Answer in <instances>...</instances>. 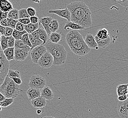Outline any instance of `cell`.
<instances>
[{
  "mask_svg": "<svg viewBox=\"0 0 128 118\" xmlns=\"http://www.w3.org/2000/svg\"><path fill=\"white\" fill-rule=\"evenodd\" d=\"M66 7L71 13L70 21L85 28L92 26V13L88 5L82 1H74Z\"/></svg>",
  "mask_w": 128,
  "mask_h": 118,
  "instance_id": "1",
  "label": "cell"
},
{
  "mask_svg": "<svg viewBox=\"0 0 128 118\" xmlns=\"http://www.w3.org/2000/svg\"><path fill=\"white\" fill-rule=\"evenodd\" d=\"M65 40L71 51L77 56H84L90 52V49L86 45L82 35L78 31H69L65 36Z\"/></svg>",
  "mask_w": 128,
  "mask_h": 118,
  "instance_id": "2",
  "label": "cell"
},
{
  "mask_svg": "<svg viewBox=\"0 0 128 118\" xmlns=\"http://www.w3.org/2000/svg\"><path fill=\"white\" fill-rule=\"evenodd\" d=\"M44 46L46 48V52L53 57L54 65L58 66L65 64L67 59V52L63 45L49 42Z\"/></svg>",
  "mask_w": 128,
  "mask_h": 118,
  "instance_id": "3",
  "label": "cell"
},
{
  "mask_svg": "<svg viewBox=\"0 0 128 118\" xmlns=\"http://www.w3.org/2000/svg\"><path fill=\"white\" fill-rule=\"evenodd\" d=\"M19 85L15 84L9 77H6L2 85L0 86V92L6 98H13L17 97L21 91Z\"/></svg>",
  "mask_w": 128,
  "mask_h": 118,
  "instance_id": "4",
  "label": "cell"
},
{
  "mask_svg": "<svg viewBox=\"0 0 128 118\" xmlns=\"http://www.w3.org/2000/svg\"><path fill=\"white\" fill-rule=\"evenodd\" d=\"M10 63L6 58L3 51L0 50V86L8 74Z\"/></svg>",
  "mask_w": 128,
  "mask_h": 118,
  "instance_id": "5",
  "label": "cell"
},
{
  "mask_svg": "<svg viewBox=\"0 0 128 118\" xmlns=\"http://www.w3.org/2000/svg\"><path fill=\"white\" fill-rule=\"evenodd\" d=\"M46 85V80L42 76L39 75L32 76L29 83L30 88L42 90Z\"/></svg>",
  "mask_w": 128,
  "mask_h": 118,
  "instance_id": "6",
  "label": "cell"
},
{
  "mask_svg": "<svg viewBox=\"0 0 128 118\" xmlns=\"http://www.w3.org/2000/svg\"><path fill=\"white\" fill-rule=\"evenodd\" d=\"M54 63V58L51 54L46 52L38 61V64L42 69H48Z\"/></svg>",
  "mask_w": 128,
  "mask_h": 118,
  "instance_id": "7",
  "label": "cell"
},
{
  "mask_svg": "<svg viewBox=\"0 0 128 118\" xmlns=\"http://www.w3.org/2000/svg\"><path fill=\"white\" fill-rule=\"evenodd\" d=\"M46 52V48L43 45L34 48L31 51L30 53L31 59L32 62L35 64H38L39 59Z\"/></svg>",
  "mask_w": 128,
  "mask_h": 118,
  "instance_id": "8",
  "label": "cell"
},
{
  "mask_svg": "<svg viewBox=\"0 0 128 118\" xmlns=\"http://www.w3.org/2000/svg\"><path fill=\"white\" fill-rule=\"evenodd\" d=\"M117 111L121 118H128V99L123 102L119 101Z\"/></svg>",
  "mask_w": 128,
  "mask_h": 118,
  "instance_id": "9",
  "label": "cell"
},
{
  "mask_svg": "<svg viewBox=\"0 0 128 118\" xmlns=\"http://www.w3.org/2000/svg\"><path fill=\"white\" fill-rule=\"evenodd\" d=\"M48 13L56 14L61 17L66 19L68 21H70L71 13L67 7L64 9L50 10L48 11Z\"/></svg>",
  "mask_w": 128,
  "mask_h": 118,
  "instance_id": "10",
  "label": "cell"
},
{
  "mask_svg": "<svg viewBox=\"0 0 128 118\" xmlns=\"http://www.w3.org/2000/svg\"><path fill=\"white\" fill-rule=\"evenodd\" d=\"M29 52L23 49L15 48L14 59L17 61H23L28 57Z\"/></svg>",
  "mask_w": 128,
  "mask_h": 118,
  "instance_id": "11",
  "label": "cell"
},
{
  "mask_svg": "<svg viewBox=\"0 0 128 118\" xmlns=\"http://www.w3.org/2000/svg\"><path fill=\"white\" fill-rule=\"evenodd\" d=\"M84 40L86 45L90 49H98L97 44L95 40L94 37L92 34L88 33L86 35Z\"/></svg>",
  "mask_w": 128,
  "mask_h": 118,
  "instance_id": "12",
  "label": "cell"
},
{
  "mask_svg": "<svg viewBox=\"0 0 128 118\" xmlns=\"http://www.w3.org/2000/svg\"><path fill=\"white\" fill-rule=\"evenodd\" d=\"M41 96L46 100L50 101L54 98V93L50 87L46 86L41 90Z\"/></svg>",
  "mask_w": 128,
  "mask_h": 118,
  "instance_id": "13",
  "label": "cell"
},
{
  "mask_svg": "<svg viewBox=\"0 0 128 118\" xmlns=\"http://www.w3.org/2000/svg\"><path fill=\"white\" fill-rule=\"evenodd\" d=\"M52 19L53 18L51 17H44L40 18L39 20V25H40V24L42 25L44 27V29L46 31V33L48 36L52 33L49 30V25Z\"/></svg>",
  "mask_w": 128,
  "mask_h": 118,
  "instance_id": "14",
  "label": "cell"
},
{
  "mask_svg": "<svg viewBox=\"0 0 128 118\" xmlns=\"http://www.w3.org/2000/svg\"><path fill=\"white\" fill-rule=\"evenodd\" d=\"M13 9V5L8 0H0V10L3 12H8Z\"/></svg>",
  "mask_w": 128,
  "mask_h": 118,
  "instance_id": "15",
  "label": "cell"
},
{
  "mask_svg": "<svg viewBox=\"0 0 128 118\" xmlns=\"http://www.w3.org/2000/svg\"><path fill=\"white\" fill-rule=\"evenodd\" d=\"M31 104L34 108H44L46 104V101L42 96L31 100Z\"/></svg>",
  "mask_w": 128,
  "mask_h": 118,
  "instance_id": "16",
  "label": "cell"
},
{
  "mask_svg": "<svg viewBox=\"0 0 128 118\" xmlns=\"http://www.w3.org/2000/svg\"><path fill=\"white\" fill-rule=\"evenodd\" d=\"M28 99L32 100L41 96V90L39 89L29 88L26 91Z\"/></svg>",
  "mask_w": 128,
  "mask_h": 118,
  "instance_id": "17",
  "label": "cell"
},
{
  "mask_svg": "<svg viewBox=\"0 0 128 118\" xmlns=\"http://www.w3.org/2000/svg\"><path fill=\"white\" fill-rule=\"evenodd\" d=\"M95 40L97 44L98 47L100 48H105L109 46L111 43V39L110 37H108V38L105 40H101L98 38L96 36H94Z\"/></svg>",
  "mask_w": 128,
  "mask_h": 118,
  "instance_id": "18",
  "label": "cell"
},
{
  "mask_svg": "<svg viewBox=\"0 0 128 118\" xmlns=\"http://www.w3.org/2000/svg\"><path fill=\"white\" fill-rule=\"evenodd\" d=\"M69 29H72V30H82L85 29L84 27H82L76 23L72 22L71 21H68L64 26V29L68 31Z\"/></svg>",
  "mask_w": 128,
  "mask_h": 118,
  "instance_id": "19",
  "label": "cell"
},
{
  "mask_svg": "<svg viewBox=\"0 0 128 118\" xmlns=\"http://www.w3.org/2000/svg\"><path fill=\"white\" fill-rule=\"evenodd\" d=\"M14 47L8 48L3 51V53L4 54L6 58L8 59V61H10L14 59Z\"/></svg>",
  "mask_w": 128,
  "mask_h": 118,
  "instance_id": "20",
  "label": "cell"
},
{
  "mask_svg": "<svg viewBox=\"0 0 128 118\" xmlns=\"http://www.w3.org/2000/svg\"><path fill=\"white\" fill-rule=\"evenodd\" d=\"M62 36L61 34L57 32H53L49 36V40L50 42L54 44H58L61 40Z\"/></svg>",
  "mask_w": 128,
  "mask_h": 118,
  "instance_id": "21",
  "label": "cell"
},
{
  "mask_svg": "<svg viewBox=\"0 0 128 118\" xmlns=\"http://www.w3.org/2000/svg\"><path fill=\"white\" fill-rule=\"evenodd\" d=\"M128 84H122L117 86L116 91L118 96L126 95L128 93Z\"/></svg>",
  "mask_w": 128,
  "mask_h": 118,
  "instance_id": "22",
  "label": "cell"
},
{
  "mask_svg": "<svg viewBox=\"0 0 128 118\" xmlns=\"http://www.w3.org/2000/svg\"><path fill=\"white\" fill-rule=\"evenodd\" d=\"M39 27V23L36 24H32L31 23L28 25L24 26V31H26L28 34H31L34 31L37 30Z\"/></svg>",
  "mask_w": 128,
  "mask_h": 118,
  "instance_id": "23",
  "label": "cell"
},
{
  "mask_svg": "<svg viewBox=\"0 0 128 118\" xmlns=\"http://www.w3.org/2000/svg\"><path fill=\"white\" fill-rule=\"evenodd\" d=\"M29 38L32 44V48L31 49V51L34 49V48L36 47V46H39L41 45H44V41H42L40 39H36L34 38L33 36L31 35V34H28Z\"/></svg>",
  "mask_w": 128,
  "mask_h": 118,
  "instance_id": "24",
  "label": "cell"
},
{
  "mask_svg": "<svg viewBox=\"0 0 128 118\" xmlns=\"http://www.w3.org/2000/svg\"><path fill=\"white\" fill-rule=\"evenodd\" d=\"M38 30V31L39 38L44 41V45L46 44L48 39V36L46 33V31L44 29L41 27H39Z\"/></svg>",
  "mask_w": 128,
  "mask_h": 118,
  "instance_id": "25",
  "label": "cell"
},
{
  "mask_svg": "<svg viewBox=\"0 0 128 118\" xmlns=\"http://www.w3.org/2000/svg\"><path fill=\"white\" fill-rule=\"evenodd\" d=\"M59 26V23L58 21L56 19H52L49 25V30L51 33L56 32L58 30Z\"/></svg>",
  "mask_w": 128,
  "mask_h": 118,
  "instance_id": "26",
  "label": "cell"
},
{
  "mask_svg": "<svg viewBox=\"0 0 128 118\" xmlns=\"http://www.w3.org/2000/svg\"><path fill=\"white\" fill-rule=\"evenodd\" d=\"M14 48L17 49H23L29 52L31 51V48L24 44L22 40H16Z\"/></svg>",
  "mask_w": 128,
  "mask_h": 118,
  "instance_id": "27",
  "label": "cell"
},
{
  "mask_svg": "<svg viewBox=\"0 0 128 118\" xmlns=\"http://www.w3.org/2000/svg\"><path fill=\"white\" fill-rule=\"evenodd\" d=\"M96 36L101 40H105L110 37L108 31L106 28H103L98 31Z\"/></svg>",
  "mask_w": 128,
  "mask_h": 118,
  "instance_id": "28",
  "label": "cell"
},
{
  "mask_svg": "<svg viewBox=\"0 0 128 118\" xmlns=\"http://www.w3.org/2000/svg\"><path fill=\"white\" fill-rule=\"evenodd\" d=\"M8 18H10L15 20L19 19L18 10L16 9H13L8 12Z\"/></svg>",
  "mask_w": 128,
  "mask_h": 118,
  "instance_id": "29",
  "label": "cell"
},
{
  "mask_svg": "<svg viewBox=\"0 0 128 118\" xmlns=\"http://www.w3.org/2000/svg\"><path fill=\"white\" fill-rule=\"evenodd\" d=\"M14 102V99L13 98H6L4 100L0 103V105L2 107L6 108L9 106Z\"/></svg>",
  "mask_w": 128,
  "mask_h": 118,
  "instance_id": "30",
  "label": "cell"
},
{
  "mask_svg": "<svg viewBox=\"0 0 128 118\" xmlns=\"http://www.w3.org/2000/svg\"><path fill=\"white\" fill-rule=\"evenodd\" d=\"M8 37L2 36L0 40V44L2 51L8 48Z\"/></svg>",
  "mask_w": 128,
  "mask_h": 118,
  "instance_id": "31",
  "label": "cell"
},
{
  "mask_svg": "<svg viewBox=\"0 0 128 118\" xmlns=\"http://www.w3.org/2000/svg\"><path fill=\"white\" fill-rule=\"evenodd\" d=\"M26 33H27L25 31L20 32V31H16V30H14L12 36H13V38L15 39V40H21V39L22 36L24 34Z\"/></svg>",
  "mask_w": 128,
  "mask_h": 118,
  "instance_id": "32",
  "label": "cell"
},
{
  "mask_svg": "<svg viewBox=\"0 0 128 118\" xmlns=\"http://www.w3.org/2000/svg\"><path fill=\"white\" fill-rule=\"evenodd\" d=\"M9 78H14V77H18L20 78V72L18 70H14L12 69H9L8 71L7 76Z\"/></svg>",
  "mask_w": 128,
  "mask_h": 118,
  "instance_id": "33",
  "label": "cell"
},
{
  "mask_svg": "<svg viewBox=\"0 0 128 118\" xmlns=\"http://www.w3.org/2000/svg\"><path fill=\"white\" fill-rule=\"evenodd\" d=\"M19 14V19H24V18H30V16L28 15L26 9L23 8L18 10Z\"/></svg>",
  "mask_w": 128,
  "mask_h": 118,
  "instance_id": "34",
  "label": "cell"
},
{
  "mask_svg": "<svg viewBox=\"0 0 128 118\" xmlns=\"http://www.w3.org/2000/svg\"><path fill=\"white\" fill-rule=\"evenodd\" d=\"M21 40L22 41L23 43L26 45L27 46H29V47L32 48V44L31 43V42L30 41V39L29 38V36H28V33L25 34H24L22 39Z\"/></svg>",
  "mask_w": 128,
  "mask_h": 118,
  "instance_id": "35",
  "label": "cell"
},
{
  "mask_svg": "<svg viewBox=\"0 0 128 118\" xmlns=\"http://www.w3.org/2000/svg\"><path fill=\"white\" fill-rule=\"evenodd\" d=\"M7 20L8 22V27L13 29L14 30L15 29L16 26L18 21L9 18H7Z\"/></svg>",
  "mask_w": 128,
  "mask_h": 118,
  "instance_id": "36",
  "label": "cell"
},
{
  "mask_svg": "<svg viewBox=\"0 0 128 118\" xmlns=\"http://www.w3.org/2000/svg\"><path fill=\"white\" fill-rule=\"evenodd\" d=\"M15 41V39L13 38L12 36L8 37V47H14Z\"/></svg>",
  "mask_w": 128,
  "mask_h": 118,
  "instance_id": "37",
  "label": "cell"
},
{
  "mask_svg": "<svg viewBox=\"0 0 128 118\" xmlns=\"http://www.w3.org/2000/svg\"><path fill=\"white\" fill-rule=\"evenodd\" d=\"M14 29L9 27H6L5 33V36L6 37H9L12 36Z\"/></svg>",
  "mask_w": 128,
  "mask_h": 118,
  "instance_id": "38",
  "label": "cell"
},
{
  "mask_svg": "<svg viewBox=\"0 0 128 118\" xmlns=\"http://www.w3.org/2000/svg\"><path fill=\"white\" fill-rule=\"evenodd\" d=\"M27 12L28 13V15L30 17L35 16L36 15V10L35 9L32 7H29L26 9Z\"/></svg>",
  "mask_w": 128,
  "mask_h": 118,
  "instance_id": "39",
  "label": "cell"
},
{
  "mask_svg": "<svg viewBox=\"0 0 128 118\" xmlns=\"http://www.w3.org/2000/svg\"><path fill=\"white\" fill-rule=\"evenodd\" d=\"M14 30L20 32L23 31H24V25H23L22 24L18 21L16 26L15 29Z\"/></svg>",
  "mask_w": 128,
  "mask_h": 118,
  "instance_id": "40",
  "label": "cell"
},
{
  "mask_svg": "<svg viewBox=\"0 0 128 118\" xmlns=\"http://www.w3.org/2000/svg\"><path fill=\"white\" fill-rule=\"evenodd\" d=\"M18 21L19 22L22 24L23 25H24V26L28 25V24H29L30 23H31L30 18L20 19H18Z\"/></svg>",
  "mask_w": 128,
  "mask_h": 118,
  "instance_id": "41",
  "label": "cell"
},
{
  "mask_svg": "<svg viewBox=\"0 0 128 118\" xmlns=\"http://www.w3.org/2000/svg\"><path fill=\"white\" fill-rule=\"evenodd\" d=\"M116 2L118 4H119L121 6L124 7H128V0H117L116 1Z\"/></svg>",
  "mask_w": 128,
  "mask_h": 118,
  "instance_id": "42",
  "label": "cell"
},
{
  "mask_svg": "<svg viewBox=\"0 0 128 118\" xmlns=\"http://www.w3.org/2000/svg\"><path fill=\"white\" fill-rule=\"evenodd\" d=\"M10 79H12V80H13L14 82L16 84V85H20L22 83V80H21L20 78H18V77H14V78H10Z\"/></svg>",
  "mask_w": 128,
  "mask_h": 118,
  "instance_id": "43",
  "label": "cell"
},
{
  "mask_svg": "<svg viewBox=\"0 0 128 118\" xmlns=\"http://www.w3.org/2000/svg\"><path fill=\"white\" fill-rule=\"evenodd\" d=\"M30 19L31 23L32 24H36L38 23L39 18L36 15L30 17Z\"/></svg>",
  "mask_w": 128,
  "mask_h": 118,
  "instance_id": "44",
  "label": "cell"
},
{
  "mask_svg": "<svg viewBox=\"0 0 128 118\" xmlns=\"http://www.w3.org/2000/svg\"><path fill=\"white\" fill-rule=\"evenodd\" d=\"M8 12H3L0 10V21L8 18Z\"/></svg>",
  "mask_w": 128,
  "mask_h": 118,
  "instance_id": "45",
  "label": "cell"
},
{
  "mask_svg": "<svg viewBox=\"0 0 128 118\" xmlns=\"http://www.w3.org/2000/svg\"><path fill=\"white\" fill-rule=\"evenodd\" d=\"M0 25L4 27H8V22L7 18L5 19H3L0 21Z\"/></svg>",
  "mask_w": 128,
  "mask_h": 118,
  "instance_id": "46",
  "label": "cell"
},
{
  "mask_svg": "<svg viewBox=\"0 0 128 118\" xmlns=\"http://www.w3.org/2000/svg\"><path fill=\"white\" fill-rule=\"evenodd\" d=\"M128 99L127 95H121L120 96H118V100L120 102H123L124 101Z\"/></svg>",
  "mask_w": 128,
  "mask_h": 118,
  "instance_id": "47",
  "label": "cell"
},
{
  "mask_svg": "<svg viewBox=\"0 0 128 118\" xmlns=\"http://www.w3.org/2000/svg\"><path fill=\"white\" fill-rule=\"evenodd\" d=\"M31 35L34 37V38L37 39V40L40 39L39 38V32L38 30H37L36 31H34V32L31 34Z\"/></svg>",
  "mask_w": 128,
  "mask_h": 118,
  "instance_id": "48",
  "label": "cell"
},
{
  "mask_svg": "<svg viewBox=\"0 0 128 118\" xmlns=\"http://www.w3.org/2000/svg\"><path fill=\"white\" fill-rule=\"evenodd\" d=\"M36 114L38 115H42L44 112V108H39L37 109L36 111Z\"/></svg>",
  "mask_w": 128,
  "mask_h": 118,
  "instance_id": "49",
  "label": "cell"
},
{
  "mask_svg": "<svg viewBox=\"0 0 128 118\" xmlns=\"http://www.w3.org/2000/svg\"><path fill=\"white\" fill-rule=\"evenodd\" d=\"M6 27L0 25V33L2 36H4L5 33Z\"/></svg>",
  "mask_w": 128,
  "mask_h": 118,
  "instance_id": "50",
  "label": "cell"
},
{
  "mask_svg": "<svg viewBox=\"0 0 128 118\" xmlns=\"http://www.w3.org/2000/svg\"><path fill=\"white\" fill-rule=\"evenodd\" d=\"M6 98L0 92V103H1L2 102L3 100L5 99Z\"/></svg>",
  "mask_w": 128,
  "mask_h": 118,
  "instance_id": "51",
  "label": "cell"
},
{
  "mask_svg": "<svg viewBox=\"0 0 128 118\" xmlns=\"http://www.w3.org/2000/svg\"><path fill=\"white\" fill-rule=\"evenodd\" d=\"M41 118H56L55 117H52V116H45V117H42Z\"/></svg>",
  "mask_w": 128,
  "mask_h": 118,
  "instance_id": "52",
  "label": "cell"
},
{
  "mask_svg": "<svg viewBox=\"0 0 128 118\" xmlns=\"http://www.w3.org/2000/svg\"><path fill=\"white\" fill-rule=\"evenodd\" d=\"M33 2L35 3H40V1H33Z\"/></svg>",
  "mask_w": 128,
  "mask_h": 118,
  "instance_id": "53",
  "label": "cell"
},
{
  "mask_svg": "<svg viewBox=\"0 0 128 118\" xmlns=\"http://www.w3.org/2000/svg\"><path fill=\"white\" fill-rule=\"evenodd\" d=\"M2 106H0V112L2 111Z\"/></svg>",
  "mask_w": 128,
  "mask_h": 118,
  "instance_id": "54",
  "label": "cell"
},
{
  "mask_svg": "<svg viewBox=\"0 0 128 118\" xmlns=\"http://www.w3.org/2000/svg\"><path fill=\"white\" fill-rule=\"evenodd\" d=\"M2 34H1V33H0V38H1V37H2Z\"/></svg>",
  "mask_w": 128,
  "mask_h": 118,
  "instance_id": "55",
  "label": "cell"
},
{
  "mask_svg": "<svg viewBox=\"0 0 128 118\" xmlns=\"http://www.w3.org/2000/svg\"><path fill=\"white\" fill-rule=\"evenodd\" d=\"M127 95V98H128V93H127V95Z\"/></svg>",
  "mask_w": 128,
  "mask_h": 118,
  "instance_id": "56",
  "label": "cell"
},
{
  "mask_svg": "<svg viewBox=\"0 0 128 118\" xmlns=\"http://www.w3.org/2000/svg\"></svg>",
  "mask_w": 128,
  "mask_h": 118,
  "instance_id": "57",
  "label": "cell"
}]
</instances>
